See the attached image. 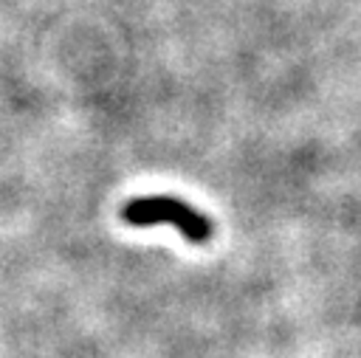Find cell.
I'll list each match as a JSON object with an SVG mask.
<instances>
[{
    "label": "cell",
    "instance_id": "6da1fadb",
    "mask_svg": "<svg viewBox=\"0 0 361 358\" xmlns=\"http://www.w3.org/2000/svg\"><path fill=\"white\" fill-rule=\"evenodd\" d=\"M121 220L135 228H149V226L164 223V226L178 228L189 242H206L212 237V220L172 195L133 197L121 206Z\"/></svg>",
    "mask_w": 361,
    "mask_h": 358
}]
</instances>
